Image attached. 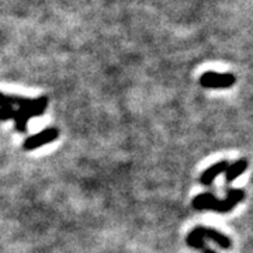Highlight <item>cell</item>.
Listing matches in <instances>:
<instances>
[{"instance_id": "obj_1", "label": "cell", "mask_w": 253, "mask_h": 253, "mask_svg": "<svg viewBox=\"0 0 253 253\" xmlns=\"http://www.w3.org/2000/svg\"><path fill=\"white\" fill-rule=\"evenodd\" d=\"M1 106H17L18 109H26L36 113L37 117L42 116L48 106V97L42 96L38 99H24V97H18V96H7L4 93L0 91V107Z\"/></svg>"}, {"instance_id": "obj_2", "label": "cell", "mask_w": 253, "mask_h": 253, "mask_svg": "<svg viewBox=\"0 0 253 253\" xmlns=\"http://www.w3.org/2000/svg\"><path fill=\"white\" fill-rule=\"evenodd\" d=\"M37 117L36 113L26 109L14 110L13 106H1L0 107V121H7L13 120L14 126L18 132H26L27 129V123L30 118Z\"/></svg>"}, {"instance_id": "obj_3", "label": "cell", "mask_w": 253, "mask_h": 253, "mask_svg": "<svg viewBox=\"0 0 253 253\" xmlns=\"http://www.w3.org/2000/svg\"><path fill=\"white\" fill-rule=\"evenodd\" d=\"M200 84L206 89H226L235 84V76L231 73L206 72L200 78Z\"/></svg>"}, {"instance_id": "obj_4", "label": "cell", "mask_w": 253, "mask_h": 253, "mask_svg": "<svg viewBox=\"0 0 253 253\" xmlns=\"http://www.w3.org/2000/svg\"><path fill=\"white\" fill-rule=\"evenodd\" d=\"M58 136H59V131L56 128H46L36 135L27 138L23 144V149L24 151H33V149H37L40 146H44L45 144L54 142Z\"/></svg>"}, {"instance_id": "obj_5", "label": "cell", "mask_w": 253, "mask_h": 253, "mask_svg": "<svg viewBox=\"0 0 253 253\" xmlns=\"http://www.w3.org/2000/svg\"><path fill=\"white\" fill-rule=\"evenodd\" d=\"M245 199V190L244 189H228L226 190V197L224 200H217L214 211H217L219 214H225L232 211L238 206V203H241Z\"/></svg>"}, {"instance_id": "obj_6", "label": "cell", "mask_w": 253, "mask_h": 253, "mask_svg": "<svg viewBox=\"0 0 253 253\" xmlns=\"http://www.w3.org/2000/svg\"><path fill=\"white\" fill-rule=\"evenodd\" d=\"M193 232L197 234L199 236H201L203 239H210V241L215 242L219 248H222V249H225V251L232 248V241H231L226 235H224V234L218 232L217 229H214V228L196 226V228L193 229Z\"/></svg>"}, {"instance_id": "obj_7", "label": "cell", "mask_w": 253, "mask_h": 253, "mask_svg": "<svg viewBox=\"0 0 253 253\" xmlns=\"http://www.w3.org/2000/svg\"><path fill=\"white\" fill-rule=\"evenodd\" d=\"M228 166H229V162H228V161H221V162L210 166V168L206 169V170L203 172V174L200 176V183H201L203 186H211L212 181L215 180L219 174L225 173V170L228 169Z\"/></svg>"}, {"instance_id": "obj_8", "label": "cell", "mask_w": 253, "mask_h": 253, "mask_svg": "<svg viewBox=\"0 0 253 253\" xmlns=\"http://www.w3.org/2000/svg\"><path fill=\"white\" fill-rule=\"evenodd\" d=\"M217 197L212 194V193H201V194H197L194 199H193V208L194 210H199V211H203V210H214V206L217 203Z\"/></svg>"}, {"instance_id": "obj_9", "label": "cell", "mask_w": 253, "mask_h": 253, "mask_svg": "<svg viewBox=\"0 0 253 253\" xmlns=\"http://www.w3.org/2000/svg\"><path fill=\"white\" fill-rule=\"evenodd\" d=\"M246 169H248V161H246V159H239V161H236L235 163L229 165L228 169L225 170L226 184H231V183L235 180L236 177H239Z\"/></svg>"}, {"instance_id": "obj_10", "label": "cell", "mask_w": 253, "mask_h": 253, "mask_svg": "<svg viewBox=\"0 0 253 253\" xmlns=\"http://www.w3.org/2000/svg\"><path fill=\"white\" fill-rule=\"evenodd\" d=\"M186 244L191 246V248H194V249H200V251H203V253H217L214 252L212 249H210L206 242H204V239L199 236L197 234H194L193 231L190 232L189 236L186 238Z\"/></svg>"}]
</instances>
